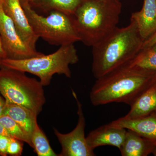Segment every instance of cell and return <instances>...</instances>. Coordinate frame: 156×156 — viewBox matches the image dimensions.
Instances as JSON below:
<instances>
[{
	"instance_id": "1",
	"label": "cell",
	"mask_w": 156,
	"mask_h": 156,
	"mask_svg": "<svg viewBox=\"0 0 156 156\" xmlns=\"http://www.w3.org/2000/svg\"><path fill=\"white\" fill-rule=\"evenodd\" d=\"M156 80V73L125 65L98 78L91 89L90 99L94 106L116 102L131 105Z\"/></svg>"
},
{
	"instance_id": "2",
	"label": "cell",
	"mask_w": 156,
	"mask_h": 156,
	"mask_svg": "<svg viewBox=\"0 0 156 156\" xmlns=\"http://www.w3.org/2000/svg\"><path fill=\"white\" fill-rule=\"evenodd\" d=\"M144 41L132 19L127 26L115 28L92 47L94 76L98 79L128 63L141 50Z\"/></svg>"
},
{
	"instance_id": "3",
	"label": "cell",
	"mask_w": 156,
	"mask_h": 156,
	"mask_svg": "<svg viewBox=\"0 0 156 156\" xmlns=\"http://www.w3.org/2000/svg\"><path fill=\"white\" fill-rule=\"evenodd\" d=\"M121 1L83 0L72 16L82 41L92 47L117 27L122 13Z\"/></svg>"
},
{
	"instance_id": "4",
	"label": "cell",
	"mask_w": 156,
	"mask_h": 156,
	"mask_svg": "<svg viewBox=\"0 0 156 156\" xmlns=\"http://www.w3.org/2000/svg\"><path fill=\"white\" fill-rule=\"evenodd\" d=\"M77 51L74 44L60 46L56 52L48 55L23 59L5 58L0 61V67L17 70L36 76L44 87L50 85L54 75L71 77L70 65L79 61Z\"/></svg>"
},
{
	"instance_id": "5",
	"label": "cell",
	"mask_w": 156,
	"mask_h": 156,
	"mask_svg": "<svg viewBox=\"0 0 156 156\" xmlns=\"http://www.w3.org/2000/svg\"><path fill=\"white\" fill-rule=\"evenodd\" d=\"M0 93L5 101L25 107L38 115L46 102L44 86L20 71L1 68Z\"/></svg>"
},
{
	"instance_id": "6",
	"label": "cell",
	"mask_w": 156,
	"mask_h": 156,
	"mask_svg": "<svg viewBox=\"0 0 156 156\" xmlns=\"http://www.w3.org/2000/svg\"><path fill=\"white\" fill-rule=\"evenodd\" d=\"M30 23L37 36L50 44L64 46L80 41L72 16L51 11L46 17L38 14L27 0H20Z\"/></svg>"
},
{
	"instance_id": "7",
	"label": "cell",
	"mask_w": 156,
	"mask_h": 156,
	"mask_svg": "<svg viewBox=\"0 0 156 156\" xmlns=\"http://www.w3.org/2000/svg\"><path fill=\"white\" fill-rule=\"evenodd\" d=\"M72 94L77 105L78 123L75 128L67 134H62L54 128V134L62 147L61 152L58 156H95L94 150L88 145L85 136L86 120L82 104L73 90Z\"/></svg>"
},
{
	"instance_id": "8",
	"label": "cell",
	"mask_w": 156,
	"mask_h": 156,
	"mask_svg": "<svg viewBox=\"0 0 156 156\" xmlns=\"http://www.w3.org/2000/svg\"><path fill=\"white\" fill-rule=\"evenodd\" d=\"M0 37L8 58L23 59L44 54L31 48L20 37L12 20L3 10L1 0Z\"/></svg>"
},
{
	"instance_id": "9",
	"label": "cell",
	"mask_w": 156,
	"mask_h": 156,
	"mask_svg": "<svg viewBox=\"0 0 156 156\" xmlns=\"http://www.w3.org/2000/svg\"><path fill=\"white\" fill-rule=\"evenodd\" d=\"M3 10L12 20L17 32L22 40L33 49L39 38L31 26L20 0H1Z\"/></svg>"
},
{
	"instance_id": "10",
	"label": "cell",
	"mask_w": 156,
	"mask_h": 156,
	"mask_svg": "<svg viewBox=\"0 0 156 156\" xmlns=\"http://www.w3.org/2000/svg\"><path fill=\"white\" fill-rule=\"evenodd\" d=\"M127 129L107 124L93 130L86 137L87 144L92 149L102 146L115 147L120 149L126 138Z\"/></svg>"
},
{
	"instance_id": "11",
	"label": "cell",
	"mask_w": 156,
	"mask_h": 156,
	"mask_svg": "<svg viewBox=\"0 0 156 156\" xmlns=\"http://www.w3.org/2000/svg\"><path fill=\"white\" fill-rule=\"evenodd\" d=\"M109 124L116 128L131 130L156 143V112L136 119H128L121 117Z\"/></svg>"
},
{
	"instance_id": "12",
	"label": "cell",
	"mask_w": 156,
	"mask_h": 156,
	"mask_svg": "<svg viewBox=\"0 0 156 156\" xmlns=\"http://www.w3.org/2000/svg\"><path fill=\"white\" fill-rule=\"evenodd\" d=\"M131 19L143 41L148 38L156 31V0H144L141 10L132 13Z\"/></svg>"
},
{
	"instance_id": "13",
	"label": "cell",
	"mask_w": 156,
	"mask_h": 156,
	"mask_svg": "<svg viewBox=\"0 0 156 156\" xmlns=\"http://www.w3.org/2000/svg\"><path fill=\"white\" fill-rule=\"evenodd\" d=\"M125 118L134 119L146 116L156 112V80L136 98L130 105Z\"/></svg>"
},
{
	"instance_id": "14",
	"label": "cell",
	"mask_w": 156,
	"mask_h": 156,
	"mask_svg": "<svg viewBox=\"0 0 156 156\" xmlns=\"http://www.w3.org/2000/svg\"><path fill=\"white\" fill-rule=\"evenodd\" d=\"M126 138L119 150L122 156H147L152 154L156 143L127 130Z\"/></svg>"
},
{
	"instance_id": "15",
	"label": "cell",
	"mask_w": 156,
	"mask_h": 156,
	"mask_svg": "<svg viewBox=\"0 0 156 156\" xmlns=\"http://www.w3.org/2000/svg\"><path fill=\"white\" fill-rule=\"evenodd\" d=\"M3 115H7L14 119L31 139V136L37 123L38 115L36 113L25 107L6 101Z\"/></svg>"
},
{
	"instance_id": "16",
	"label": "cell",
	"mask_w": 156,
	"mask_h": 156,
	"mask_svg": "<svg viewBox=\"0 0 156 156\" xmlns=\"http://www.w3.org/2000/svg\"><path fill=\"white\" fill-rule=\"evenodd\" d=\"M82 1L83 0H30L29 2L32 8H37L45 13L57 11L72 16Z\"/></svg>"
},
{
	"instance_id": "17",
	"label": "cell",
	"mask_w": 156,
	"mask_h": 156,
	"mask_svg": "<svg viewBox=\"0 0 156 156\" xmlns=\"http://www.w3.org/2000/svg\"><path fill=\"white\" fill-rule=\"evenodd\" d=\"M126 65L148 72L156 73V43L140 50Z\"/></svg>"
},
{
	"instance_id": "18",
	"label": "cell",
	"mask_w": 156,
	"mask_h": 156,
	"mask_svg": "<svg viewBox=\"0 0 156 156\" xmlns=\"http://www.w3.org/2000/svg\"><path fill=\"white\" fill-rule=\"evenodd\" d=\"M31 140L33 148L38 156H58L50 146L48 137L37 123L34 129Z\"/></svg>"
},
{
	"instance_id": "19",
	"label": "cell",
	"mask_w": 156,
	"mask_h": 156,
	"mask_svg": "<svg viewBox=\"0 0 156 156\" xmlns=\"http://www.w3.org/2000/svg\"><path fill=\"white\" fill-rule=\"evenodd\" d=\"M0 123L5 128L11 137L26 143L31 147H33L30 137L11 117L7 115H2L0 117Z\"/></svg>"
},
{
	"instance_id": "20",
	"label": "cell",
	"mask_w": 156,
	"mask_h": 156,
	"mask_svg": "<svg viewBox=\"0 0 156 156\" xmlns=\"http://www.w3.org/2000/svg\"><path fill=\"white\" fill-rule=\"evenodd\" d=\"M23 150V144L22 141L10 136L7 148V154L12 156H20L22 154Z\"/></svg>"
},
{
	"instance_id": "21",
	"label": "cell",
	"mask_w": 156,
	"mask_h": 156,
	"mask_svg": "<svg viewBox=\"0 0 156 156\" xmlns=\"http://www.w3.org/2000/svg\"><path fill=\"white\" fill-rule=\"evenodd\" d=\"M10 136L0 135V155H7V148L9 142Z\"/></svg>"
},
{
	"instance_id": "22",
	"label": "cell",
	"mask_w": 156,
	"mask_h": 156,
	"mask_svg": "<svg viewBox=\"0 0 156 156\" xmlns=\"http://www.w3.org/2000/svg\"><path fill=\"white\" fill-rule=\"evenodd\" d=\"M156 43V31L143 42L141 50L149 48Z\"/></svg>"
},
{
	"instance_id": "23",
	"label": "cell",
	"mask_w": 156,
	"mask_h": 156,
	"mask_svg": "<svg viewBox=\"0 0 156 156\" xmlns=\"http://www.w3.org/2000/svg\"><path fill=\"white\" fill-rule=\"evenodd\" d=\"M7 58V55L6 52L3 48L2 43L0 37V61L2 59Z\"/></svg>"
},
{
	"instance_id": "24",
	"label": "cell",
	"mask_w": 156,
	"mask_h": 156,
	"mask_svg": "<svg viewBox=\"0 0 156 156\" xmlns=\"http://www.w3.org/2000/svg\"><path fill=\"white\" fill-rule=\"evenodd\" d=\"M1 94L0 93V117L3 115L6 103L5 100H3L1 97Z\"/></svg>"
},
{
	"instance_id": "25",
	"label": "cell",
	"mask_w": 156,
	"mask_h": 156,
	"mask_svg": "<svg viewBox=\"0 0 156 156\" xmlns=\"http://www.w3.org/2000/svg\"><path fill=\"white\" fill-rule=\"evenodd\" d=\"M0 135H5L9 136H11L9 135V133L6 130L5 128H4V126L0 123Z\"/></svg>"
},
{
	"instance_id": "26",
	"label": "cell",
	"mask_w": 156,
	"mask_h": 156,
	"mask_svg": "<svg viewBox=\"0 0 156 156\" xmlns=\"http://www.w3.org/2000/svg\"><path fill=\"white\" fill-rule=\"evenodd\" d=\"M152 154H153L154 156H156V147L155 148Z\"/></svg>"
},
{
	"instance_id": "27",
	"label": "cell",
	"mask_w": 156,
	"mask_h": 156,
	"mask_svg": "<svg viewBox=\"0 0 156 156\" xmlns=\"http://www.w3.org/2000/svg\"><path fill=\"white\" fill-rule=\"evenodd\" d=\"M27 1H28V2H30V0H27Z\"/></svg>"
},
{
	"instance_id": "28",
	"label": "cell",
	"mask_w": 156,
	"mask_h": 156,
	"mask_svg": "<svg viewBox=\"0 0 156 156\" xmlns=\"http://www.w3.org/2000/svg\"><path fill=\"white\" fill-rule=\"evenodd\" d=\"M118 1H121V0H118Z\"/></svg>"
},
{
	"instance_id": "29",
	"label": "cell",
	"mask_w": 156,
	"mask_h": 156,
	"mask_svg": "<svg viewBox=\"0 0 156 156\" xmlns=\"http://www.w3.org/2000/svg\"><path fill=\"white\" fill-rule=\"evenodd\" d=\"M0 1H1V0H0Z\"/></svg>"
}]
</instances>
